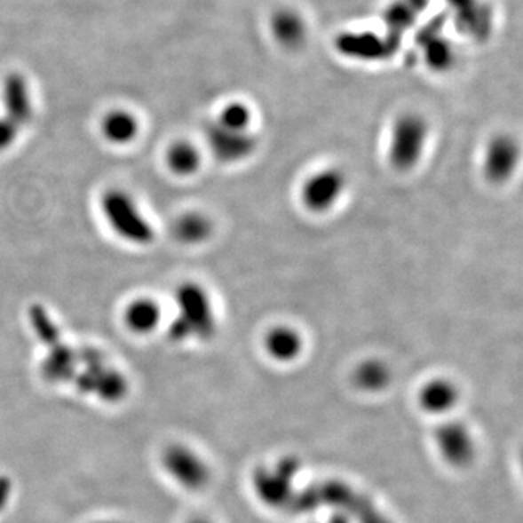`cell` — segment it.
Here are the masks:
<instances>
[{
	"label": "cell",
	"mask_w": 523,
	"mask_h": 523,
	"mask_svg": "<svg viewBox=\"0 0 523 523\" xmlns=\"http://www.w3.org/2000/svg\"><path fill=\"white\" fill-rule=\"evenodd\" d=\"M176 313L169 336L173 342H208L217 333L216 307L210 292L196 282H185L175 292Z\"/></svg>",
	"instance_id": "cell-1"
},
{
	"label": "cell",
	"mask_w": 523,
	"mask_h": 523,
	"mask_svg": "<svg viewBox=\"0 0 523 523\" xmlns=\"http://www.w3.org/2000/svg\"><path fill=\"white\" fill-rule=\"evenodd\" d=\"M100 216L118 239L131 246H148L156 230L134 196L123 189H108L99 200Z\"/></svg>",
	"instance_id": "cell-2"
},
{
	"label": "cell",
	"mask_w": 523,
	"mask_h": 523,
	"mask_svg": "<svg viewBox=\"0 0 523 523\" xmlns=\"http://www.w3.org/2000/svg\"><path fill=\"white\" fill-rule=\"evenodd\" d=\"M428 121L416 112L400 115L392 127L388 141V160L399 172H408L417 166L428 146Z\"/></svg>",
	"instance_id": "cell-3"
},
{
	"label": "cell",
	"mask_w": 523,
	"mask_h": 523,
	"mask_svg": "<svg viewBox=\"0 0 523 523\" xmlns=\"http://www.w3.org/2000/svg\"><path fill=\"white\" fill-rule=\"evenodd\" d=\"M79 376L75 378L82 392H92L104 401H120L127 394L125 376L115 368L109 367L100 352L86 349L80 353Z\"/></svg>",
	"instance_id": "cell-4"
},
{
	"label": "cell",
	"mask_w": 523,
	"mask_h": 523,
	"mask_svg": "<svg viewBox=\"0 0 523 523\" xmlns=\"http://www.w3.org/2000/svg\"><path fill=\"white\" fill-rule=\"evenodd\" d=\"M163 467L185 490H201L211 477L207 461L186 445L169 447L163 454Z\"/></svg>",
	"instance_id": "cell-5"
},
{
	"label": "cell",
	"mask_w": 523,
	"mask_h": 523,
	"mask_svg": "<svg viewBox=\"0 0 523 523\" xmlns=\"http://www.w3.org/2000/svg\"><path fill=\"white\" fill-rule=\"evenodd\" d=\"M346 191V176L337 168L320 169L304 182L301 201L312 212H328Z\"/></svg>",
	"instance_id": "cell-6"
},
{
	"label": "cell",
	"mask_w": 523,
	"mask_h": 523,
	"mask_svg": "<svg viewBox=\"0 0 523 523\" xmlns=\"http://www.w3.org/2000/svg\"><path fill=\"white\" fill-rule=\"evenodd\" d=\"M435 447L442 460L454 468H465L477 454L476 440L470 429L461 422H445L433 433Z\"/></svg>",
	"instance_id": "cell-7"
},
{
	"label": "cell",
	"mask_w": 523,
	"mask_h": 523,
	"mask_svg": "<svg viewBox=\"0 0 523 523\" xmlns=\"http://www.w3.org/2000/svg\"><path fill=\"white\" fill-rule=\"evenodd\" d=\"M399 41L385 34L372 31L345 32L336 38V50L342 56L361 61H381L392 57Z\"/></svg>",
	"instance_id": "cell-8"
},
{
	"label": "cell",
	"mask_w": 523,
	"mask_h": 523,
	"mask_svg": "<svg viewBox=\"0 0 523 523\" xmlns=\"http://www.w3.org/2000/svg\"><path fill=\"white\" fill-rule=\"evenodd\" d=\"M207 141L212 155L221 163H239L252 156L258 147V139L253 131H234L216 123L208 127Z\"/></svg>",
	"instance_id": "cell-9"
},
{
	"label": "cell",
	"mask_w": 523,
	"mask_h": 523,
	"mask_svg": "<svg viewBox=\"0 0 523 523\" xmlns=\"http://www.w3.org/2000/svg\"><path fill=\"white\" fill-rule=\"evenodd\" d=\"M520 148L518 141L508 134H499L488 143L484 152L483 172L492 184H504L515 175L519 164Z\"/></svg>",
	"instance_id": "cell-10"
},
{
	"label": "cell",
	"mask_w": 523,
	"mask_h": 523,
	"mask_svg": "<svg viewBox=\"0 0 523 523\" xmlns=\"http://www.w3.org/2000/svg\"><path fill=\"white\" fill-rule=\"evenodd\" d=\"M442 27L444 24L440 22L426 25L417 36L422 60L431 72L447 73L452 70L456 64V47L442 32Z\"/></svg>",
	"instance_id": "cell-11"
},
{
	"label": "cell",
	"mask_w": 523,
	"mask_h": 523,
	"mask_svg": "<svg viewBox=\"0 0 523 523\" xmlns=\"http://www.w3.org/2000/svg\"><path fill=\"white\" fill-rule=\"evenodd\" d=\"M298 465L296 461L284 460L275 472L259 470L255 474V490L259 499L269 506H282L291 500V479Z\"/></svg>",
	"instance_id": "cell-12"
},
{
	"label": "cell",
	"mask_w": 523,
	"mask_h": 523,
	"mask_svg": "<svg viewBox=\"0 0 523 523\" xmlns=\"http://www.w3.org/2000/svg\"><path fill=\"white\" fill-rule=\"evenodd\" d=\"M458 28L472 40H483L492 28V12L483 0H444Z\"/></svg>",
	"instance_id": "cell-13"
},
{
	"label": "cell",
	"mask_w": 523,
	"mask_h": 523,
	"mask_svg": "<svg viewBox=\"0 0 523 523\" xmlns=\"http://www.w3.org/2000/svg\"><path fill=\"white\" fill-rule=\"evenodd\" d=\"M2 102H4V115L18 128L25 127L32 120L31 92L28 83L20 75H9L4 82L2 89Z\"/></svg>",
	"instance_id": "cell-14"
},
{
	"label": "cell",
	"mask_w": 523,
	"mask_h": 523,
	"mask_svg": "<svg viewBox=\"0 0 523 523\" xmlns=\"http://www.w3.org/2000/svg\"><path fill=\"white\" fill-rule=\"evenodd\" d=\"M272 38L285 50L303 47L307 40V24L303 15L292 9H280L271 16L269 22Z\"/></svg>",
	"instance_id": "cell-15"
},
{
	"label": "cell",
	"mask_w": 523,
	"mask_h": 523,
	"mask_svg": "<svg viewBox=\"0 0 523 523\" xmlns=\"http://www.w3.org/2000/svg\"><path fill=\"white\" fill-rule=\"evenodd\" d=\"M419 408L432 416H444L460 401V390L448 378H433L420 388Z\"/></svg>",
	"instance_id": "cell-16"
},
{
	"label": "cell",
	"mask_w": 523,
	"mask_h": 523,
	"mask_svg": "<svg viewBox=\"0 0 523 523\" xmlns=\"http://www.w3.org/2000/svg\"><path fill=\"white\" fill-rule=\"evenodd\" d=\"M125 328L134 335L146 336L156 332L163 321V312L156 300L137 297L127 303L123 312Z\"/></svg>",
	"instance_id": "cell-17"
},
{
	"label": "cell",
	"mask_w": 523,
	"mask_h": 523,
	"mask_svg": "<svg viewBox=\"0 0 523 523\" xmlns=\"http://www.w3.org/2000/svg\"><path fill=\"white\" fill-rule=\"evenodd\" d=\"M432 0H392L384 11L383 20L387 34L394 40H401L404 32L412 29Z\"/></svg>",
	"instance_id": "cell-18"
},
{
	"label": "cell",
	"mask_w": 523,
	"mask_h": 523,
	"mask_svg": "<svg viewBox=\"0 0 523 523\" xmlns=\"http://www.w3.org/2000/svg\"><path fill=\"white\" fill-rule=\"evenodd\" d=\"M304 339L291 326H276L265 336V351L271 360L280 364H291L300 358Z\"/></svg>",
	"instance_id": "cell-19"
},
{
	"label": "cell",
	"mask_w": 523,
	"mask_h": 523,
	"mask_svg": "<svg viewBox=\"0 0 523 523\" xmlns=\"http://www.w3.org/2000/svg\"><path fill=\"white\" fill-rule=\"evenodd\" d=\"M47 356L43 361V376L50 383H66L76 378L79 356L63 339L47 346Z\"/></svg>",
	"instance_id": "cell-20"
},
{
	"label": "cell",
	"mask_w": 523,
	"mask_h": 523,
	"mask_svg": "<svg viewBox=\"0 0 523 523\" xmlns=\"http://www.w3.org/2000/svg\"><path fill=\"white\" fill-rule=\"evenodd\" d=\"M100 132L108 143L114 146H127L139 136L140 123L131 112L114 109L100 121Z\"/></svg>",
	"instance_id": "cell-21"
},
{
	"label": "cell",
	"mask_w": 523,
	"mask_h": 523,
	"mask_svg": "<svg viewBox=\"0 0 523 523\" xmlns=\"http://www.w3.org/2000/svg\"><path fill=\"white\" fill-rule=\"evenodd\" d=\"M352 380L361 392L376 394L384 392L392 384V369L381 360L362 361L355 368Z\"/></svg>",
	"instance_id": "cell-22"
},
{
	"label": "cell",
	"mask_w": 523,
	"mask_h": 523,
	"mask_svg": "<svg viewBox=\"0 0 523 523\" xmlns=\"http://www.w3.org/2000/svg\"><path fill=\"white\" fill-rule=\"evenodd\" d=\"M212 223L202 212H186L175 221L173 234L184 244H201L211 236Z\"/></svg>",
	"instance_id": "cell-23"
},
{
	"label": "cell",
	"mask_w": 523,
	"mask_h": 523,
	"mask_svg": "<svg viewBox=\"0 0 523 523\" xmlns=\"http://www.w3.org/2000/svg\"><path fill=\"white\" fill-rule=\"evenodd\" d=\"M201 152L189 141H176L166 152V164L176 176L195 175L201 168Z\"/></svg>",
	"instance_id": "cell-24"
},
{
	"label": "cell",
	"mask_w": 523,
	"mask_h": 523,
	"mask_svg": "<svg viewBox=\"0 0 523 523\" xmlns=\"http://www.w3.org/2000/svg\"><path fill=\"white\" fill-rule=\"evenodd\" d=\"M216 124L234 131H252L253 112L248 104L233 100L224 105L217 116Z\"/></svg>",
	"instance_id": "cell-25"
},
{
	"label": "cell",
	"mask_w": 523,
	"mask_h": 523,
	"mask_svg": "<svg viewBox=\"0 0 523 523\" xmlns=\"http://www.w3.org/2000/svg\"><path fill=\"white\" fill-rule=\"evenodd\" d=\"M20 128L16 127L6 116H0V153L6 152L15 144Z\"/></svg>",
	"instance_id": "cell-26"
},
{
	"label": "cell",
	"mask_w": 523,
	"mask_h": 523,
	"mask_svg": "<svg viewBox=\"0 0 523 523\" xmlns=\"http://www.w3.org/2000/svg\"><path fill=\"white\" fill-rule=\"evenodd\" d=\"M329 523H351V519H349L348 516L337 513V515L333 516L332 519L329 520Z\"/></svg>",
	"instance_id": "cell-27"
},
{
	"label": "cell",
	"mask_w": 523,
	"mask_h": 523,
	"mask_svg": "<svg viewBox=\"0 0 523 523\" xmlns=\"http://www.w3.org/2000/svg\"><path fill=\"white\" fill-rule=\"evenodd\" d=\"M188 523H212L210 519H205V518H195V519L189 520Z\"/></svg>",
	"instance_id": "cell-28"
},
{
	"label": "cell",
	"mask_w": 523,
	"mask_h": 523,
	"mask_svg": "<svg viewBox=\"0 0 523 523\" xmlns=\"http://www.w3.org/2000/svg\"><path fill=\"white\" fill-rule=\"evenodd\" d=\"M96 523H123V522H116V520H104V522H96Z\"/></svg>",
	"instance_id": "cell-29"
}]
</instances>
